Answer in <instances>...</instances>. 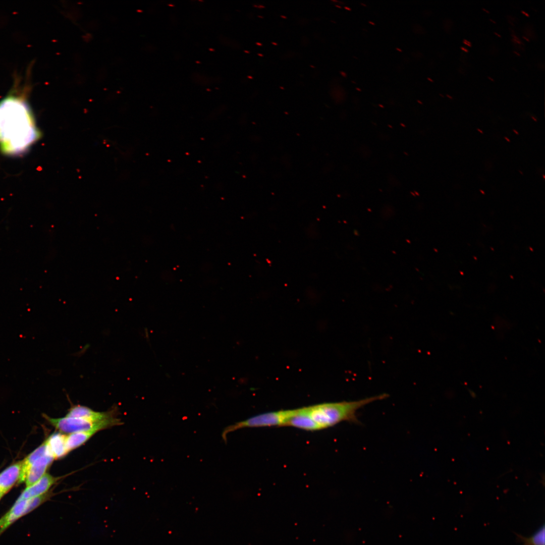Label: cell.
Listing matches in <instances>:
<instances>
[{
    "mask_svg": "<svg viewBox=\"0 0 545 545\" xmlns=\"http://www.w3.org/2000/svg\"><path fill=\"white\" fill-rule=\"evenodd\" d=\"M479 191L482 194H485V192L481 189H479Z\"/></svg>",
    "mask_w": 545,
    "mask_h": 545,
    "instance_id": "cell-27",
    "label": "cell"
},
{
    "mask_svg": "<svg viewBox=\"0 0 545 545\" xmlns=\"http://www.w3.org/2000/svg\"><path fill=\"white\" fill-rule=\"evenodd\" d=\"M54 460L50 454H46L36 460L29 468L25 479L27 487L37 481L45 473Z\"/></svg>",
    "mask_w": 545,
    "mask_h": 545,
    "instance_id": "cell-8",
    "label": "cell"
},
{
    "mask_svg": "<svg viewBox=\"0 0 545 545\" xmlns=\"http://www.w3.org/2000/svg\"><path fill=\"white\" fill-rule=\"evenodd\" d=\"M29 513L28 500L16 501L8 512L0 518V533L17 520Z\"/></svg>",
    "mask_w": 545,
    "mask_h": 545,
    "instance_id": "cell-9",
    "label": "cell"
},
{
    "mask_svg": "<svg viewBox=\"0 0 545 545\" xmlns=\"http://www.w3.org/2000/svg\"><path fill=\"white\" fill-rule=\"evenodd\" d=\"M446 95H447V97H449V98H450V99H453V97H452V96H450V95H449V94H447Z\"/></svg>",
    "mask_w": 545,
    "mask_h": 545,
    "instance_id": "cell-28",
    "label": "cell"
},
{
    "mask_svg": "<svg viewBox=\"0 0 545 545\" xmlns=\"http://www.w3.org/2000/svg\"><path fill=\"white\" fill-rule=\"evenodd\" d=\"M489 20L490 21H492V22H493L494 23H496V22L495 21H494V20L492 19H489Z\"/></svg>",
    "mask_w": 545,
    "mask_h": 545,
    "instance_id": "cell-30",
    "label": "cell"
},
{
    "mask_svg": "<svg viewBox=\"0 0 545 545\" xmlns=\"http://www.w3.org/2000/svg\"><path fill=\"white\" fill-rule=\"evenodd\" d=\"M543 178L544 179H545V176H544V175H543Z\"/></svg>",
    "mask_w": 545,
    "mask_h": 545,
    "instance_id": "cell-43",
    "label": "cell"
},
{
    "mask_svg": "<svg viewBox=\"0 0 545 545\" xmlns=\"http://www.w3.org/2000/svg\"><path fill=\"white\" fill-rule=\"evenodd\" d=\"M494 33L499 37H501V36H502L500 34H498V33H497L496 32H495Z\"/></svg>",
    "mask_w": 545,
    "mask_h": 545,
    "instance_id": "cell-20",
    "label": "cell"
},
{
    "mask_svg": "<svg viewBox=\"0 0 545 545\" xmlns=\"http://www.w3.org/2000/svg\"><path fill=\"white\" fill-rule=\"evenodd\" d=\"M518 542H523L522 545H545V527L543 523L533 534L529 537L524 536L514 532Z\"/></svg>",
    "mask_w": 545,
    "mask_h": 545,
    "instance_id": "cell-14",
    "label": "cell"
},
{
    "mask_svg": "<svg viewBox=\"0 0 545 545\" xmlns=\"http://www.w3.org/2000/svg\"><path fill=\"white\" fill-rule=\"evenodd\" d=\"M369 23L371 24L372 25H374V23L372 22H369Z\"/></svg>",
    "mask_w": 545,
    "mask_h": 545,
    "instance_id": "cell-38",
    "label": "cell"
},
{
    "mask_svg": "<svg viewBox=\"0 0 545 545\" xmlns=\"http://www.w3.org/2000/svg\"><path fill=\"white\" fill-rule=\"evenodd\" d=\"M341 74L342 75V76H343V77H346V74H345V73L344 72H341Z\"/></svg>",
    "mask_w": 545,
    "mask_h": 545,
    "instance_id": "cell-23",
    "label": "cell"
},
{
    "mask_svg": "<svg viewBox=\"0 0 545 545\" xmlns=\"http://www.w3.org/2000/svg\"><path fill=\"white\" fill-rule=\"evenodd\" d=\"M61 478L60 477H54L49 473H45L37 481L27 487L17 501L28 500L47 493L52 485Z\"/></svg>",
    "mask_w": 545,
    "mask_h": 545,
    "instance_id": "cell-6",
    "label": "cell"
},
{
    "mask_svg": "<svg viewBox=\"0 0 545 545\" xmlns=\"http://www.w3.org/2000/svg\"><path fill=\"white\" fill-rule=\"evenodd\" d=\"M271 43L273 44L274 45H277V43H276L275 42H271Z\"/></svg>",
    "mask_w": 545,
    "mask_h": 545,
    "instance_id": "cell-37",
    "label": "cell"
},
{
    "mask_svg": "<svg viewBox=\"0 0 545 545\" xmlns=\"http://www.w3.org/2000/svg\"><path fill=\"white\" fill-rule=\"evenodd\" d=\"M513 131L516 134L519 135V133H518V132L517 131H516V130H514V129H513Z\"/></svg>",
    "mask_w": 545,
    "mask_h": 545,
    "instance_id": "cell-19",
    "label": "cell"
},
{
    "mask_svg": "<svg viewBox=\"0 0 545 545\" xmlns=\"http://www.w3.org/2000/svg\"><path fill=\"white\" fill-rule=\"evenodd\" d=\"M44 417L59 432L63 433H72L81 431L99 430L114 426L122 424L118 417L102 421H92L85 419L64 417L51 418L44 414Z\"/></svg>",
    "mask_w": 545,
    "mask_h": 545,
    "instance_id": "cell-3",
    "label": "cell"
},
{
    "mask_svg": "<svg viewBox=\"0 0 545 545\" xmlns=\"http://www.w3.org/2000/svg\"><path fill=\"white\" fill-rule=\"evenodd\" d=\"M39 137L25 101L10 96L0 102V141L4 150H23Z\"/></svg>",
    "mask_w": 545,
    "mask_h": 545,
    "instance_id": "cell-1",
    "label": "cell"
},
{
    "mask_svg": "<svg viewBox=\"0 0 545 545\" xmlns=\"http://www.w3.org/2000/svg\"><path fill=\"white\" fill-rule=\"evenodd\" d=\"M531 118H532V119H533V120H534V121L535 122H536L537 120H536V119H535V118H534V117L532 116V117H531Z\"/></svg>",
    "mask_w": 545,
    "mask_h": 545,
    "instance_id": "cell-33",
    "label": "cell"
},
{
    "mask_svg": "<svg viewBox=\"0 0 545 545\" xmlns=\"http://www.w3.org/2000/svg\"><path fill=\"white\" fill-rule=\"evenodd\" d=\"M3 496H4V495H3V494H2V493H1V492H0V500H1V498H2V497Z\"/></svg>",
    "mask_w": 545,
    "mask_h": 545,
    "instance_id": "cell-34",
    "label": "cell"
},
{
    "mask_svg": "<svg viewBox=\"0 0 545 545\" xmlns=\"http://www.w3.org/2000/svg\"><path fill=\"white\" fill-rule=\"evenodd\" d=\"M504 138H505V139H506V140H507V141L508 142H510V139H509L508 138H507V137H504Z\"/></svg>",
    "mask_w": 545,
    "mask_h": 545,
    "instance_id": "cell-24",
    "label": "cell"
},
{
    "mask_svg": "<svg viewBox=\"0 0 545 545\" xmlns=\"http://www.w3.org/2000/svg\"><path fill=\"white\" fill-rule=\"evenodd\" d=\"M258 17H259V18H263V17H261V16H258Z\"/></svg>",
    "mask_w": 545,
    "mask_h": 545,
    "instance_id": "cell-42",
    "label": "cell"
},
{
    "mask_svg": "<svg viewBox=\"0 0 545 545\" xmlns=\"http://www.w3.org/2000/svg\"><path fill=\"white\" fill-rule=\"evenodd\" d=\"M477 131H479V132L480 133H481V134H483V132H482V131H481V130L480 129H478H478H477Z\"/></svg>",
    "mask_w": 545,
    "mask_h": 545,
    "instance_id": "cell-29",
    "label": "cell"
},
{
    "mask_svg": "<svg viewBox=\"0 0 545 545\" xmlns=\"http://www.w3.org/2000/svg\"><path fill=\"white\" fill-rule=\"evenodd\" d=\"M345 9L346 10H349V11H350V10H351V9H350V8H348V7H345Z\"/></svg>",
    "mask_w": 545,
    "mask_h": 545,
    "instance_id": "cell-32",
    "label": "cell"
},
{
    "mask_svg": "<svg viewBox=\"0 0 545 545\" xmlns=\"http://www.w3.org/2000/svg\"><path fill=\"white\" fill-rule=\"evenodd\" d=\"M513 52H514V53H515V54H516L517 55H518V56H520V54L519 53H518V52H517V51H513Z\"/></svg>",
    "mask_w": 545,
    "mask_h": 545,
    "instance_id": "cell-25",
    "label": "cell"
},
{
    "mask_svg": "<svg viewBox=\"0 0 545 545\" xmlns=\"http://www.w3.org/2000/svg\"><path fill=\"white\" fill-rule=\"evenodd\" d=\"M482 9L483 10V11H485V12H486L487 13H489V12L488 11H487V10H486L485 9H484L483 8H482Z\"/></svg>",
    "mask_w": 545,
    "mask_h": 545,
    "instance_id": "cell-21",
    "label": "cell"
},
{
    "mask_svg": "<svg viewBox=\"0 0 545 545\" xmlns=\"http://www.w3.org/2000/svg\"><path fill=\"white\" fill-rule=\"evenodd\" d=\"M66 442V435L60 432L53 433L45 441L48 450L54 459H61L69 453Z\"/></svg>",
    "mask_w": 545,
    "mask_h": 545,
    "instance_id": "cell-11",
    "label": "cell"
},
{
    "mask_svg": "<svg viewBox=\"0 0 545 545\" xmlns=\"http://www.w3.org/2000/svg\"><path fill=\"white\" fill-rule=\"evenodd\" d=\"M463 43H464L465 44H466V45H468V46H471V45H471V42H470V41H469V40H468L466 39H464L463 40Z\"/></svg>",
    "mask_w": 545,
    "mask_h": 545,
    "instance_id": "cell-15",
    "label": "cell"
},
{
    "mask_svg": "<svg viewBox=\"0 0 545 545\" xmlns=\"http://www.w3.org/2000/svg\"><path fill=\"white\" fill-rule=\"evenodd\" d=\"M46 454H50L48 450L45 443L36 449L30 454L23 461L21 471L18 481V483L25 481L27 472L33 463L38 458ZM51 455V454H50Z\"/></svg>",
    "mask_w": 545,
    "mask_h": 545,
    "instance_id": "cell-12",
    "label": "cell"
},
{
    "mask_svg": "<svg viewBox=\"0 0 545 545\" xmlns=\"http://www.w3.org/2000/svg\"><path fill=\"white\" fill-rule=\"evenodd\" d=\"M387 397V394H382L359 400L325 403L305 407L308 415L322 429L343 421L357 422L358 410L369 403L383 400Z\"/></svg>",
    "mask_w": 545,
    "mask_h": 545,
    "instance_id": "cell-2",
    "label": "cell"
},
{
    "mask_svg": "<svg viewBox=\"0 0 545 545\" xmlns=\"http://www.w3.org/2000/svg\"><path fill=\"white\" fill-rule=\"evenodd\" d=\"M295 412V409L280 410L262 413L249 417L226 427L222 433V439L225 443L227 444L228 434L240 428L284 426L286 421Z\"/></svg>",
    "mask_w": 545,
    "mask_h": 545,
    "instance_id": "cell-4",
    "label": "cell"
},
{
    "mask_svg": "<svg viewBox=\"0 0 545 545\" xmlns=\"http://www.w3.org/2000/svg\"><path fill=\"white\" fill-rule=\"evenodd\" d=\"M487 78H488V79H489V80H490L491 81H494V79H493V78H492V77H488V76L487 77Z\"/></svg>",
    "mask_w": 545,
    "mask_h": 545,
    "instance_id": "cell-26",
    "label": "cell"
},
{
    "mask_svg": "<svg viewBox=\"0 0 545 545\" xmlns=\"http://www.w3.org/2000/svg\"><path fill=\"white\" fill-rule=\"evenodd\" d=\"M23 461L15 463L0 473V492L4 495L18 482Z\"/></svg>",
    "mask_w": 545,
    "mask_h": 545,
    "instance_id": "cell-10",
    "label": "cell"
},
{
    "mask_svg": "<svg viewBox=\"0 0 545 545\" xmlns=\"http://www.w3.org/2000/svg\"><path fill=\"white\" fill-rule=\"evenodd\" d=\"M284 426H291L307 431L321 429L308 415L306 407L295 409L294 414L286 421Z\"/></svg>",
    "mask_w": 545,
    "mask_h": 545,
    "instance_id": "cell-7",
    "label": "cell"
},
{
    "mask_svg": "<svg viewBox=\"0 0 545 545\" xmlns=\"http://www.w3.org/2000/svg\"><path fill=\"white\" fill-rule=\"evenodd\" d=\"M427 79H428V80H429L430 81H431V82H433V80L431 79H430V78H427Z\"/></svg>",
    "mask_w": 545,
    "mask_h": 545,
    "instance_id": "cell-35",
    "label": "cell"
},
{
    "mask_svg": "<svg viewBox=\"0 0 545 545\" xmlns=\"http://www.w3.org/2000/svg\"><path fill=\"white\" fill-rule=\"evenodd\" d=\"M258 55L260 56V57H263V54H260V53H258Z\"/></svg>",
    "mask_w": 545,
    "mask_h": 545,
    "instance_id": "cell-39",
    "label": "cell"
},
{
    "mask_svg": "<svg viewBox=\"0 0 545 545\" xmlns=\"http://www.w3.org/2000/svg\"><path fill=\"white\" fill-rule=\"evenodd\" d=\"M522 37H523V38L524 39H526V40L527 41H529V39H528V38H527L526 37H525V36H522Z\"/></svg>",
    "mask_w": 545,
    "mask_h": 545,
    "instance_id": "cell-22",
    "label": "cell"
},
{
    "mask_svg": "<svg viewBox=\"0 0 545 545\" xmlns=\"http://www.w3.org/2000/svg\"><path fill=\"white\" fill-rule=\"evenodd\" d=\"M96 432L95 431H81L70 433L66 436V448L69 453L85 443Z\"/></svg>",
    "mask_w": 545,
    "mask_h": 545,
    "instance_id": "cell-13",
    "label": "cell"
},
{
    "mask_svg": "<svg viewBox=\"0 0 545 545\" xmlns=\"http://www.w3.org/2000/svg\"><path fill=\"white\" fill-rule=\"evenodd\" d=\"M249 78L251 79L252 78V77H251V76H249Z\"/></svg>",
    "mask_w": 545,
    "mask_h": 545,
    "instance_id": "cell-44",
    "label": "cell"
},
{
    "mask_svg": "<svg viewBox=\"0 0 545 545\" xmlns=\"http://www.w3.org/2000/svg\"><path fill=\"white\" fill-rule=\"evenodd\" d=\"M281 17H282V18H284V19H286V18H287V17H285V16H281Z\"/></svg>",
    "mask_w": 545,
    "mask_h": 545,
    "instance_id": "cell-36",
    "label": "cell"
},
{
    "mask_svg": "<svg viewBox=\"0 0 545 545\" xmlns=\"http://www.w3.org/2000/svg\"><path fill=\"white\" fill-rule=\"evenodd\" d=\"M521 12L522 14H524V15H525L527 17H529L530 16V15L528 13H527L526 12H525V11H524L523 10H521Z\"/></svg>",
    "mask_w": 545,
    "mask_h": 545,
    "instance_id": "cell-16",
    "label": "cell"
},
{
    "mask_svg": "<svg viewBox=\"0 0 545 545\" xmlns=\"http://www.w3.org/2000/svg\"><path fill=\"white\" fill-rule=\"evenodd\" d=\"M257 8H264L265 7L262 6V5H259V6H257Z\"/></svg>",
    "mask_w": 545,
    "mask_h": 545,
    "instance_id": "cell-18",
    "label": "cell"
},
{
    "mask_svg": "<svg viewBox=\"0 0 545 545\" xmlns=\"http://www.w3.org/2000/svg\"><path fill=\"white\" fill-rule=\"evenodd\" d=\"M397 50H398L399 51H400V52H401V51H402V50H400V49H398V48H397Z\"/></svg>",
    "mask_w": 545,
    "mask_h": 545,
    "instance_id": "cell-41",
    "label": "cell"
},
{
    "mask_svg": "<svg viewBox=\"0 0 545 545\" xmlns=\"http://www.w3.org/2000/svg\"><path fill=\"white\" fill-rule=\"evenodd\" d=\"M357 89L360 91V89H359V88H357Z\"/></svg>",
    "mask_w": 545,
    "mask_h": 545,
    "instance_id": "cell-45",
    "label": "cell"
},
{
    "mask_svg": "<svg viewBox=\"0 0 545 545\" xmlns=\"http://www.w3.org/2000/svg\"><path fill=\"white\" fill-rule=\"evenodd\" d=\"M336 7H338V8H341V7L340 6H337V5H336Z\"/></svg>",
    "mask_w": 545,
    "mask_h": 545,
    "instance_id": "cell-40",
    "label": "cell"
},
{
    "mask_svg": "<svg viewBox=\"0 0 545 545\" xmlns=\"http://www.w3.org/2000/svg\"><path fill=\"white\" fill-rule=\"evenodd\" d=\"M460 48H461V49H462V50L464 51L465 52H468V51H469V50H468V49H467V48H466V47H463V46H461V47H460Z\"/></svg>",
    "mask_w": 545,
    "mask_h": 545,
    "instance_id": "cell-17",
    "label": "cell"
},
{
    "mask_svg": "<svg viewBox=\"0 0 545 545\" xmlns=\"http://www.w3.org/2000/svg\"><path fill=\"white\" fill-rule=\"evenodd\" d=\"M256 44L257 45H259V46H262V44L261 43H259V42H257Z\"/></svg>",
    "mask_w": 545,
    "mask_h": 545,
    "instance_id": "cell-31",
    "label": "cell"
},
{
    "mask_svg": "<svg viewBox=\"0 0 545 545\" xmlns=\"http://www.w3.org/2000/svg\"><path fill=\"white\" fill-rule=\"evenodd\" d=\"M117 408L106 412L95 411L91 408L80 405H73L68 410L65 416L79 418L92 421H102L117 417Z\"/></svg>",
    "mask_w": 545,
    "mask_h": 545,
    "instance_id": "cell-5",
    "label": "cell"
}]
</instances>
